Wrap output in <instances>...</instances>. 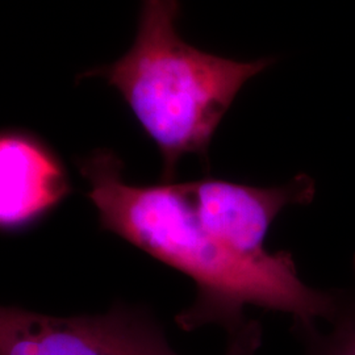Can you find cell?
Segmentation results:
<instances>
[{"instance_id": "4", "label": "cell", "mask_w": 355, "mask_h": 355, "mask_svg": "<svg viewBox=\"0 0 355 355\" xmlns=\"http://www.w3.org/2000/svg\"><path fill=\"white\" fill-rule=\"evenodd\" d=\"M182 187L205 228L253 255L267 253L268 229L283 209L311 204L316 195L315 180L304 174L268 189L211 178L182 183Z\"/></svg>"}, {"instance_id": "3", "label": "cell", "mask_w": 355, "mask_h": 355, "mask_svg": "<svg viewBox=\"0 0 355 355\" xmlns=\"http://www.w3.org/2000/svg\"><path fill=\"white\" fill-rule=\"evenodd\" d=\"M259 347L229 345L225 355H257ZM0 355L179 354L148 311L119 304L104 315L69 318L3 306Z\"/></svg>"}, {"instance_id": "5", "label": "cell", "mask_w": 355, "mask_h": 355, "mask_svg": "<svg viewBox=\"0 0 355 355\" xmlns=\"http://www.w3.org/2000/svg\"><path fill=\"white\" fill-rule=\"evenodd\" d=\"M0 225L23 228L49 212L71 187L60 158L36 136L6 130L0 139Z\"/></svg>"}, {"instance_id": "1", "label": "cell", "mask_w": 355, "mask_h": 355, "mask_svg": "<svg viewBox=\"0 0 355 355\" xmlns=\"http://www.w3.org/2000/svg\"><path fill=\"white\" fill-rule=\"evenodd\" d=\"M78 168L103 229L193 280L196 299L175 318L180 329L216 324L234 345L262 338L259 322L246 320L248 305L288 313L299 322L329 316L333 291L305 284L291 253L253 255L234 249L204 227L182 183L129 184L121 159L105 149L80 159Z\"/></svg>"}, {"instance_id": "2", "label": "cell", "mask_w": 355, "mask_h": 355, "mask_svg": "<svg viewBox=\"0 0 355 355\" xmlns=\"http://www.w3.org/2000/svg\"><path fill=\"white\" fill-rule=\"evenodd\" d=\"M178 0H142L139 33L124 57L83 76H103L119 89L141 128L158 146L165 183L179 159L208 148L242 86L270 61L240 62L189 45L178 35Z\"/></svg>"}, {"instance_id": "6", "label": "cell", "mask_w": 355, "mask_h": 355, "mask_svg": "<svg viewBox=\"0 0 355 355\" xmlns=\"http://www.w3.org/2000/svg\"><path fill=\"white\" fill-rule=\"evenodd\" d=\"M353 283L333 291V305L327 322L318 329L316 322L293 321L292 333L304 347V355H355V258Z\"/></svg>"}]
</instances>
